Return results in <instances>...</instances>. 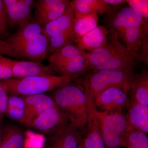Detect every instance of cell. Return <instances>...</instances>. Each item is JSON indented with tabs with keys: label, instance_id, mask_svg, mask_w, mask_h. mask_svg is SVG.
I'll list each match as a JSON object with an SVG mask.
<instances>
[{
	"label": "cell",
	"instance_id": "10",
	"mask_svg": "<svg viewBox=\"0 0 148 148\" xmlns=\"http://www.w3.org/2000/svg\"><path fill=\"white\" fill-rule=\"evenodd\" d=\"M48 48V39L42 32L38 36L14 47L12 49L18 58H26L41 63L47 55Z\"/></svg>",
	"mask_w": 148,
	"mask_h": 148
},
{
	"label": "cell",
	"instance_id": "14",
	"mask_svg": "<svg viewBox=\"0 0 148 148\" xmlns=\"http://www.w3.org/2000/svg\"><path fill=\"white\" fill-rule=\"evenodd\" d=\"M145 24H148V21L144 19L138 12L128 6L122 9L112 17L111 29L119 34L125 29L141 27Z\"/></svg>",
	"mask_w": 148,
	"mask_h": 148
},
{
	"label": "cell",
	"instance_id": "27",
	"mask_svg": "<svg viewBox=\"0 0 148 148\" xmlns=\"http://www.w3.org/2000/svg\"><path fill=\"white\" fill-rule=\"evenodd\" d=\"M57 106L52 98L49 101L25 110V114L21 124L30 127L32 122L47 109Z\"/></svg>",
	"mask_w": 148,
	"mask_h": 148
},
{
	"label": "cell",
	"instance_id": "24",
	"mask_svg": "<svg viewBox=\"0 0 148 148\" xmlns=\"http://www.w3.org/2000/svg\"><path fill=\"white\" fill-rule=\"evenodd\" d=\"M98 24V17L96 13L75 17L74 32L77 40L96 28Z\"/></svg>",
	"mask_w": 148,
	"mask_h": 148
},
{
	"label": "cell",
	"instance_id": "15",
	"mask_svg": "<svg viewBox=\"0 0 148 148\" xmlns=\"http://www.w3.org/2000/svg\"><path fill=\"white\" fill-rule=\"evenodd\" d=\"M13 77L55 75L50 66L34 61H16L11 59Z\"/></svg>",
	"mask_w": 148,
	"mask_h": 148
},
{
	"label": "cell",
	"instance_id": "26",
	"mask_svg": "<svg viewBox=\"0 0 148 148\" xmlns=\"http://www.w3.org/2000/svg\"><path fill=\"white\" fill-rule=\"evenodd\" d=\"M124 147L127 148H148L147 134L130 127L128 125L124 138Z\"/></svg>",
	"mask_w": 148,
	"mask_h": 148
},
{
	"label": "cell",
	"instance_id": "3",
	"mask_svg": "<svg viewBox=\"0 0 148 148\" xmlns=\"http://www.w3.org/2000/svg\"><path fill=\"white\" fill-rule=\"evenodd\" d=\"M54 90L52 97L70 123L78 129L84 128L87 119V98L84 91L71 84Z\"/></svg>",
	"mask_w": 148,
	"mask_h": 148
},
{
	"label": "cell",
	"instance_id": "22",
	"mask_svg": "<svg viewBox=\"0 0 148 148\" xmlns=\"http://www.w3.org/2000/svg\"><path fill=\"white\" fill-rule=\"evenodd\" d=\"M85 52V51L75 44L68 45L51 55L49 59V66L53 71L58 66Z\"/></svg>",
	"mask_w": 148,
	"mask_h": 148
},
{
	"label": "cell",
	"instance_id": "20",
	"mask_svg": "<svg viewBox=\"0 0 148 148\" xmlns=\"http://www.w3.org/2000/svg\"><path fill=\"white\" fill-rule=\"evenodd\" d=\"M131 98L130 102L148 106V73L143 71L134 75L131 84Z\"/></svg>",
	"mask_w": 148,
	"mask_h": 148
},
{
	"label": "cell",
	"instance_id": "2",
	"mask_svg": "<svg viewBox=\"0 0 148 148\" xmlns=\"http://www.w3.org/2000/svg\"><path fill=\"white\" fill-rule=\"evenodd\" d=\"M73 79L70 76H35L2 80H0V84L8 93L29 96L54 90L71 84Z\"/></svg>",
	"mask_w": 148,
	"mask_h": 148
},
{
	"label": "cell",
	"instance_id": "31",
	"mask_svg": "<svg viewBox=\"0 0 148 148\" xmlns=\"http://www.w3.org/2000/svg\"><path fill=\"white\" fill-rule=\"evenodd\" d=\"M61 1V0H39L36 2L35 16L45 13Z\"/></svg>",
	"mask_w": 148,
	"mask_h": 148
},
{
	"label": "cell",
	"instance_id": "37",
	"mask_svg": "<svg viewBox=\"0 0 148 148\" xmlns=\"http://www.w3.org/2000/svg\"><path fill=\"white\" fill-rule=\"evenodd\" d=\"M104 1L110 5L118 6L125 3H127V1L125 0H104Z\"/></svg>",
	"mask_w": 148,
	"mask_h": 148
},
{
	"label": "cell",
	"instance_id": "29",
	"mask_svg": "<svg viewBox=\"0 0 148 148\" xmlns=\"http://www.w3.org/2000/svg\"><path fill=\"white\" fill-rule=\"evenodd\" d=\"M127 3L129 6L138 12L144 19L148 21V0H127Z\"/></svg>",
	"mask_w": 148,
	"mask_h": 148
},
{
	"label": "cell",
	"instance_id": "16",
	"mask_svg": "<svg viewBox=\"0 0 148 148\" xmlns=\"http://www.w3.org/2000/svg\"><path fill=\"white\" fill-rule=\"evenodd\" d=\"M126 116L130 127L145 134L148 133V106L130 102Z\"/></svg>",
	"mask_w": 148,
	"mask_h": 148
},
{
	"label": "cell",
	"instance_id": "17",
	"mask_svg": "<svg viewBox=\"0 0 148 148\" xmlns=\"http://www.w3.org/2000/svg\"><path fill=\"white\" fill-rule=\"evenodd\" d=\"M88 68V54L85 52L58 66L53 71L55 75L70 76L75 79L86 71Z\"/></svg>",
	"mask_w": 148,
	"mask_h": 148
},
{
	"label": "cell",
	"instance_id": "32",
	"mask_svg": "<svg viewBox=\"0 0 148 148\" xmlns=\"http://www.w3.org/2000/svg\"><path fill=\"white\" fill-rule=\"evenodd\" d=\"M7 14L3 0H0V38L2 39L8 35Z\"/></svg>",
	"mask_w": 148,
	"mask_h": 148
},
{
	"label": "cell",
	"instance_id": "33",
	"mask_svg": "<svg viewBox=\"0 0 148 148\" xmlns=\"http://www.w3.org/2000/svg\"><path fill=\"white\" fill-rule=\"evenodd\" d=\"M8 93L0 84V124L3 121L7 109L9 98Z\"/></svg>",
	"mask_w": 148,
	"mask_h": 148
},
{
	"label": "cell",
	"instance_id": "25",
	"mask_svg": "<svg viewBox=\"0 0 148 148\" xmlns=\"http://www.w3.org/2000/svg\"><path fill=\"white\" fill-rule=\"evenodd\" d=\"M71 1L61 0L57 5L53 7L45 13L36 16V22L42 28L51 21L56 20L62 16L66 9L71 4Z\"/></svg>",
	"mask_w": 148,
	"mask_h": 148
},
{
	"label": "cell",
	"instance_id": "8",
	"mask_svg": "<svg viewBox=\"0 0 148 148\" xmlns=\"http://www.w3.org/2000/svg\"><path fill=\"white\" fill-rule=\"evenodd\" d=\"M129 91L119 86L107 88L93 97L95 107L108 113L122 112L125 108L129 106L127 94Z\"/></svg>",
	"mask_w": 148,
	"mask_h": 148
},
{
	"label": "cell",
	"instance_id": "35",
	"mask_svg": "<svg viewBox=\"0 0 148 148\" xmlns=\"http://www.w3.org/2000/svg\"><path fill=\"white\" fill-rule=\"evenodd\" d=\"M8 108H19L25 110L23 97L21 95L11 94L8 98Z\"/></svg>",
	"mask_w": 148,
	"mask_h": 148
},
{
	"label": "cell",
	"instance_id": "9",
	"mask_svg": "<svg viewBox=\"0 0 148 148\" xmlns=\"http://www.w3.org/2000/svg\"><path fill=\"white\" fill-rule=\"evenodd\" d=\"M87 101V135L82 139L85 148H106L100 124L95 111L94 97L88 90L84 89Z\"/></svg>",
	"mask_w": 148,
	"mask_h": 148
},
{
	"label": "cell",
	"instance_id": "28",
	"mask_svg": "<svg viewBox=\"0 0 148 148\" xmlns=\"http://www.w3.org/2000/svg\"><path fill=\"white\" fill-rule=\"evenodd\" d=\"M22 96L24 99L25 109L49 101L52 98L44 93Z\"/></svg>",
	"mask_w": 148,
	"mask_h": 148
},
{
	"label": "cell",
	"instance_id": "38",
	"mask_svg": "<svg viewBox=\"0 0 148 148\" xmlns=\"http://www.w3.org/2000/svg\"><path fill=\"white\" fill-rule=\"evenodd\" d=\"M82 139L80 143L78 148H85L84 146L83 143Z\"/></svg>",
	"mask_w": 148,
	"mask_h": 148
},
{
	"label": "cell",
	"instance_id": "7",
	"mask_svg": "<svg viewBox=\"0 0 148 148\" xmlns=\"http://www.w3.org/2000/svg\"><path fill=\"white\" fill-rule=\"evenodd\" d=\"M126 44V48L136 60L148 64V25L132 27L119 34Z\"/></svg>",
	"mask_w": 148,
	"mask_h": 148
},
{
	"label": "cell",
	"instance_id": "19",
	"mask_svg": "<svg viewBox=\"0 0 148 148\" xmlns=\"http://www.w3.org/2000/svg\"><path fill=\"white\" fill-rule=\"evenodd\" d=\"M108 32L105 27L97 26L82 36L77 39L76 44L85 51L92 52L106 42Z\"/></svg>",
	"mask_w": 148,
	"mask_h": 148
},
{
	"label": "cell",
	"instance_id": "36",
	"mask_svg": "<svg viewBox=\"0 0 148 148\" xmlns=\"http://www.w3.org/2000/svg\"><path fill=\"white\" fill-rule=\"evenodd\" d=\"M0 55H6L13 58H18L7 42L0 38Z\"/></svg>",
	"mask_w": 148,
	"mask_h": 148
},
{
	"label": "cell",
	"instance_id": "12",
	"mask_svg": "<svg viewBox=\"0 0 148 148\" xmlns=\"http://www.w3.org/2000/svg\"><path fill=\"white\" fill-rule=\"evenodd\" d=\"M7 14L8 25L21 27L31 20L36 1L33 0H3Z\"/></svg>",
	"mask_w": 148,
	"mask_h": 148
},
{
	"label": "cell",
	"instance_id": "13",
	"mask_svg": "<svg viewBox=\"0 0 148 148\" xmlns=\"http://www.w3.org/2000/svg\"><path fill=\"white\" fill-rule=\"evenodd\" d=\"M82 139L77 128L69 123L51 134L46 148H78Z\"/></svg>",
	"mask_w": 148,
	"mask_h": 148
},
{
	"label": "cell",
	"instance_id": "5",
	"mask_svg": "<svg viewBox=\"0 0 148 148\" xmlns=\"http://www.w3.org/2000/svg\"><path fill=\"white\" fill-rule=\"evenodd\" d=\"M134 75L132 70H99L84 79V86L93 97L103 90L114 86L125 88L130 91Z\"/></svg>",
	"mask_w": 148,
	"mask_h": 148
},
{
	"label": "cell",
	"instance_id": "1",
	"mask_svg": "<svg viewBox=\"0 0 148 148\" xmlns=\"http://www.w3.org/2000/svg\"><path fill=\"white\" fill-rule=\"evenodd\" d=\"M106 42L98 49L87 53L88 68L99 70L107 69L132 70L136 58L119 42V34L111 29Z\"/></svg>",
	"mask_w": 148,
	"mask_h": 148
},
{
	"label": "cell",
	"instance_id": "23",
	"mask_svg": "<svg viewBox=\"0 0 148 148\" xmlns=\"http://www.w3.org/2000/svg\"><path fill=\"white\" fill-rule=\"evenodd\" d=\"M2 132L0 148H24L25 137L21 128L14 125H8L2 129Z\"/></svg>",
	"mask_w": 148,
	"mask_h": 148
},
{
	"label": "cell",
	"instance_id": "34",
	"mask_svg": "<svg viewBox=\"0 0 148 148\" xmlns=\"http://www.w3.org/2000/svg\"><path fill=\"white\" fill-rule=\"evenodd\" d=\"M25 114V109L19 108H8L5 115L14 121L21 123Z\"/></svg>",
	"mask_w": 148,
	"mask_h": 148
},
{
	"label": "cell",
	"instance_id": "6",
	"mask_svg": "<svg viewBox=\"0 0 148 148\" xmlns=\"http://www.w3.org/2000/svg\"><path fill=\"white\" fill-rule=\"evenodd\" d=\"M98 118L106 148L124 147V138L128 127L126 116L122 112L108 113L96 108Z\"/></svg>",
	"mask_w": 148,
	"mask_h": 148
},
{
	"label": "cell",
	"instance_id": "11",
	"mask_svg": "<svg viewBox=\"0 0 148 148\" xmlns=\"http://www.w3.org/2000/svg\"><path fill=\"white\" fill-rule=\"evenodd\" d=\"M66 115L57 106L47 109L32 122L30 127L45 133H53L69 123Z\"/></svg>",
	"mask_w": 148,
	"mask_h": 148
},
{
	"label": "cell",
	"instance_id": "21",
	"mask_svg": "<svg viewBox=\"0 0 148 148\" xmlns=\"http://www.w3.org/2000/svg\"><path fill=\"white\" fill-rule=\"evenodd\" d=\"M42 32V27L36 21H30L19 27L16 34L8 38L6 41L12 49L27 41L38 36Z\"/></svg>",
	"mask_w": 148,
	"mask_h": 148
},
{
	"label": "cell",
	"instance_id": "4",
	"mask_svg": "<svg viewBox=\"0 0 148 148\" xmlns=\"http://www.w3.org/2000/svg\"><path fill=\"white\" fill-rule=\"evenodd\" d=\"M75 21V14L70 4L62 16L42 28L43 32L48 39V51L51 54L68 45L76 44Z\"/></svg>",
	"mask_w": 148,
	"mask_h": 148
},
{
	"label": "cell",
	"instance_id": "18",
	"mask_svg": "<svg viewBox=\"0 0 148 148\" xmlns=\"http://www.w3.org/2000/svg\"><path fill=\"white\" fill-rule=\"evenodd\" d=\"M75 17L96 13L110 12L112 7L104 0H74L71 3Z\"/></svg>",
	"mask_w": 148,
	"mask_h": 148
},
{
	"label": "cell",
	"instance_id": "30",
	"mask_svg": "<svg viewBox=\"0 0 148 148\" xmlns=\"http://www.w3.org/2000/svg\"><path fill=\"white\" fill-rule=\"evenodd\" d=\"M13 77L11 59L0 55V80Z\"/></svg>",
	"mask_w": 148,
	"mask_h": 148
}]
</instances>
